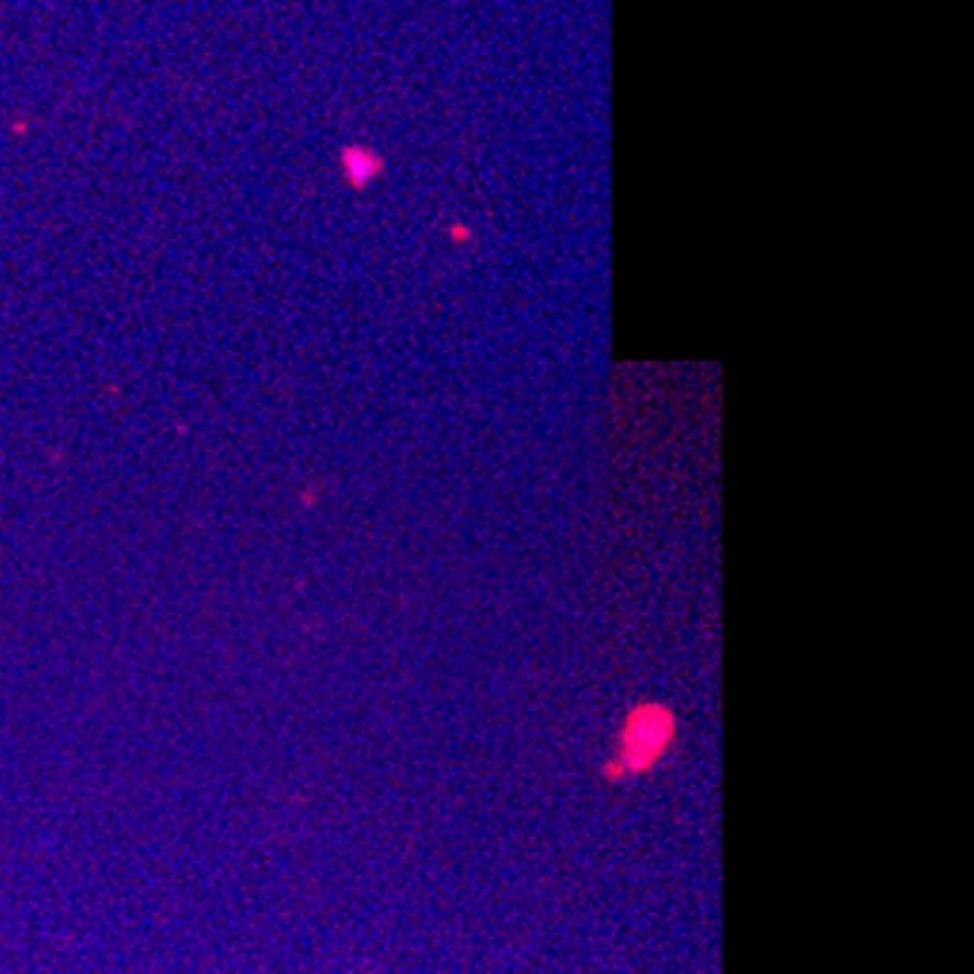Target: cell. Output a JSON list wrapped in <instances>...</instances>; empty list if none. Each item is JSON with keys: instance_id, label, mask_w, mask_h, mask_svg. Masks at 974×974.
Listing matches in <instances>:
<instances>
[{"instance_id": "obj_1", "label": "cell", "mask_w": 974, "mask_h": 974, "mask_svg": "<svg viewBox=\"0 0 974 974\" xmlns=\"http://www.w3.org/2000/svg\"><path fill=\"white\" fill-rule=\"evenodd\" d=\"M671 738V715L657 707L639 709L631 715V724L625 730V762L627 770H642L663 753L666 742Z\"/></svg>"}]
</instances>
